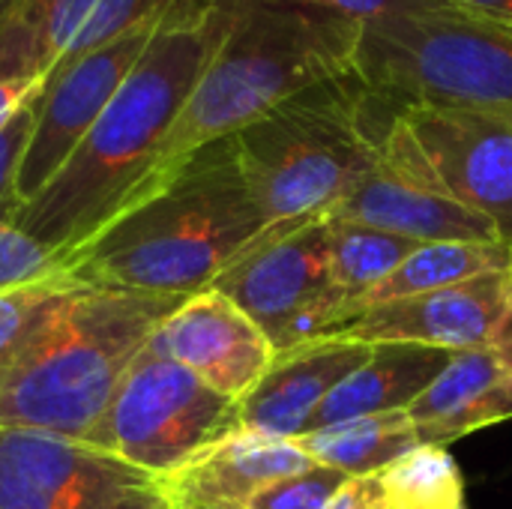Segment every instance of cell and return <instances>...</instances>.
I'll list each match as a JSON object with an SVG mask.
<instances>
[{
	"label": "cell",
	"instance_id": "13",
	"mask_svg": "<svg viewBox=\"0 0 512 509\" xmlns=\"http://www.w3.org/2000/svg\"><path fill=\"white\" fill-rule=\"evenodd\" d=\"M510 306L512 276L510 270H498L453 288L369 306L330 336L360 345L408 342L456 354L489 348Z\"/></svg>",
	"mask_w": 512,
	"mask_h": 509
},
{
	"label": "cell",
	"instance_id": "6",
	"mask_svg": "<svg viewBox=\"0 0 512 509\" xmlns=\"http://www.w3.org/2000/svg\"><path fill=\"white\" fill-rule=\"evenodd\" d=\"M354 75L393 108L512 105V24L465 9L363 21Z\"/></svg>",
	"mask_w": 512,
	"mask_h": 509
},
{
	"label": "cell",
	"instance_id": "29",
	"mask_svg": "<svg viewBox=\"0 0 512 509\" xmlns=\"http://www.w3.org/2000/svg\"><path fill=\"white\" fill-rule=\"evenodd\" d=\"M327 509H390V501L381 486V477L363 474V477H348L330 498Z\"/></svg>",
	"mask_w": 512,
	"mask_h": 509
},
{
	"label": "cell",
	"instance_id": "31",
	"mask_svg": "<svg viewBox=\"0 0 512 509\" xmlns=\"http://www.w3.org/2000/svg\"><path fill=\"white\" fill-rule=\"evenodd\" d=\"M450 3H456L465 12L486 15L501 24H512V0H450Z\"/></svg>",
	"mask_w": 512,
	"mask_h": 509
},
{
	"label": "cell",
	"instance_id": "24",
	"mask_svg": "<svg viewBox=\"0 0 512 509\" xmlns=\"http://www.w3.org/2000/svg\"><path fill=\"white\" fill-rule=\"evenodd\" d=\"M78 288V279L66 276L57 282L21 288L12 294H0V387L21 363V357L33 348L42 330L54 321L63 303Z\"/></svg>",
	"mask_w": 512,
	"mask_h": 509
},
{
	"label": "cell",
	"instance_id": "14",
	"mask_svg": "<svg viewBox=\"0 0 512 509\" xmlns=\"http://www.w3.org/2000/svg\"><path fill=\"white\" fill-rule=\"evenodd\" d=\"M147 348L186 366L234 402H240L276 360V348L261 324L216 288L186 297L156 327Z\"/></svg>",
	"mask_w": 512,
	"mask_h": 509
},
{
	"label": "cell",
	"instance_id": "2",
	"mask_svg": "<svg viewBox=\"0 0 512 509\" xmlns=\"http://www.w3.org/2000/svg\"><path fill=\"white\" fill-rule=\"evenodd\" d=\"M234 138L213 141L105 225L72 261L87 285L165 297L210 288L264 231Z\"/></svg>",
	"mask_w": 512,
	"mask_h": 509
},
{
	"label": "cell",
	"instance_id": "4",
	"mask_svg": "<svg viewBox=\"0 0 512 509\" xmlns=\"http://www.w3.org/2000/svg\"><path fill=\"white\" fill-rule=\"evenodd\" d=\"M183 300L78 282L0 387V426L87 441L156 327Z\"/></svg>",
	"mask_w": 512,
	"mask_h": 509
},
{
	"label": "cell",
	"instance_id": "12",
	"mask_svg": "<svg viewBox=\"0 0 512 509\" xmlns=\"http://www.w3.org/2000/svg\"><path fill=\"white\" fill-rule=\"evenodd\" d=\"M177 0H0V81H45L60 66L162 18Z\"/></svg>",
	"mask_w": 512,
	"mask_h": 509
},
{
	"label": "cell",
	"instance_id": "18",
	"mask_svg": "<svg viewBox=\"0 0 512 509\" xmlns=\"http://www.w3.org/2000/svg\"><path fill=\"white\" fill-rule=\"evenodd\" d=\"M426 444L447 447L512 420V369L492 351H456L441 375L408 408Z\"/></svg>",
	"mask_w": 512,
	"mask_h": 509
},
{
	"label": "cell",
	"instance_id": "28",
	"mask_svg": "<svg viewBox=\"0 0 512 509\" xmlns=\"http://www.w3.org/2000/svg\"><path fill=\"white\" fill-rule=\"evenodd\" d=\"M261 3H282V6H300L315 12H330L354 21H375L387 15L402 12H441V9H459L450 0H261Z\"/></svg>",
	"mask_w": 512,
	"mask_h": 509
},
{
	"label": "cell",
	"instance_id": "17",
	"mask_svg": "<svg viewBox=\"0 0 512 509\" xmlns=\"http://www.w3.org/2000/svg\"><path fill=\"white\" fill-rule=\"evenodd\" d=\"M309 468L315 462L294 441L234 429L177 471L159 477V486L174 509L246 507L270 483Z\"/></svg>",
	"mask_w": 512,
	"mask_h": 509
},
{
	"label": "cell",
	"instance_id": "25",
	"mask_svg": "<svg viewBox=\"0 0 512 509\" xmlns=\"http://www.w3.org/2000/svg\"><path fill=\"white\" fill-rule=\"evenodd\" d=\"M72 276L69 267L39 240L12 222H0V294Z\"/></svg>",
	"mask_w": 512,
	"mask_h": 509
},
{
	"label": "cell",
	"instance_id": "22",
	"mask_svg": "<svg viewBox=\"0 0 512 509\" xmlns=\"http://www.w3.org/2000/svg\"><path fill=\"white\" fill-rule=\"evenodd\" d=\"M330 225V288L357 300L384 282L417 246L414 240L327 216Z\"/></svg>",
	"mask_w": 512,
	"mask_h": 509
},
{
	"label": "cell",
	"instance_id": "20",
	"mask_svg": "<svg viewBox=\"0 0 512 509\" xmlns=\"http://www.w3.org/2000/svg\"><path fill=\"white\" fill-rule=\"evenodd\" d=\"M294 444L321 468H333L345 477H363L384 471L426 441L408 411H384L303 432Z\"/></svg>",
	"mask_w": 512,
	"mask_h": 509
},
{
	"label": "cell",
	"instance_id": "30",
	"mask_svg": "<svg viewBox=\"0 0 512 509\" xmlns=\"http://www.w3.org/2000/svg\"><path fill=\"white\" fill-rule=\"evenodd\" d=\"M39 90V81H0V126Z\"/></svg>",
	"mask_w": 512,
	"mask_h": 509
},
{
	"label": "cell",
	"instance_id": "1",
	"mask_svg": "<svg viewBox=\"0 0 512 509\" xmlns=\"http://www.w3.org/2000/svg\"><path fill=\"white\" fill-rule=\"evenodd\" d=\"M228 0H177L102 117L18 213V228L69 261L153 183L165 141L228 30Z\"/></svg>",
	"mask_w": 512,
	"mask_h": 509
},
{
	"label": "cell",
	"instance_id": "34",
	"mask_svg": "<svg viewBox=\"0 0 512 509\" xmlns=\"http://www.w3.org/2000/svg\"><path fill=\"white\" fill-rule=\"evenodd\" d=\"M219 509H246V507H219Z\"/></svg>",
	"mask_w": 512,
	"mask_h": 509
},
{
	"label": "cell",
	"instance_id": "9",
	"mask_svg": "<svg viewBox=\"0 0 512 509\" xmlns=\"http://www.w3.org/2000/svg\"><path fill=\"white\" fill-rule=\"evenodd\" d=\"M396 120L432 183L512 243V105H408Z\"/></svg>",
	"mask_w": 512,
	"mask_h": 509
},
{
	"label": "cell",
	"instance_id": "32",
	"mask_svg": "<svg viewBox=\"0 0 512 509\" xmlns=\"http://www.w3.org/2000/svg\"><path fill=\"white\" fill-rule=\"evenodd\" d=\"M507 366L512 369V306L510 312L504 315V321H501V327L495 330V336H492V345H489Z\"/></svg>",
	"mask_w": 512,
	"mask_h": 509
},
{
	"label": "cell",
	"instance_id": "3",
	"mask_svg": "<svg viewBox=\"0 0 512 509\" xmlns=\"http://www.w3.org/2000/svg\"><path fill=\"white\" fill-rule=\"evenodd\" d=\"M228 9V30L165 141L150 189L195 150L234 138L306 87L354 69L363 21L261 0H228Z\"/></svg>",
	"mask_w": 512,
	"mask_h": 509
},
{
	"label": "cell",
	"instance_id": "7",
	"mask_svg": "<svg viewBox=\"0 0 512 509\" xmlns=\"http://www.w3.org/2000/svg\"><path fill=\"white\" fill-rule=\"evenodd\" d=\"M234 429H240L234 399L144 348L87 444L159 480Z\"/></svg>",
	"mask_w": 512,
	"mask_h": 509
},
{
	"label": "cell",
	"instance_id": "33",
	"mask_svg": "<svg viewBox=\"0 0 512 509\" xmlns=\"http://www.w3.org/2000/svg\"><path fill=\"white\" fill-rule=\"evenodd\" d=\"M510 276H512V243H510Z\"/></svg>",
	"mask_w": 512,
	"mask_h": 509
},
{
	"label": "cell",
	"instance_id": "21",
	"mask_svg": "<svg viewBox=\"0 0 512 509\" xmlns=\"http://www.w3.org/2000/svg\"><path fill=\"white\" fill-rule=\"evenodd\" d=\"M498 270H510V243H423L384 282H378L375 288L348 303V321H354L369 306L453 288Z\"/></svg>",
	"mask_w": 512,
	"mask_h": 509
},
{
	"label": "cell",
	"instance_id": "19",
	"mask_svg": "<svg viewBox=\"0 0 512 509\" xmlns=\"http://www.w3.org/2000/svg\"><path fill=\"white\" fill-rule=\"evenodd\" d=\"M453 351L408 345V342H381L372 345L363 366H357L312 414L306 432L345 423L354 417L408 411L414 399L441 375Z\"/></svg>",
	"mask_w": 512,
	"mask_h": 509
},
{
	"label": "cell",
	"instance_id": "27",
	"mask_svg": "<svg viewBox=\"0 0 512 509\" xmlns=\"http://www.w3.org/2000/svg\"><path fill=\"white\" fill-rule=\"evenodd\" d=\"M348 477L333 468H309L261 489L246 509H327L330 498Z\"/></svg>",
	"mask_w": 512,
	"mask_h": 509
},
{
	"label": "cell",
	"instance_id": "26",
	"mask_svg": "<svg viewBox=\"0 0 512 509\" xmlns=\"http://www.w3.org/2000/svg\"><path fill=\"white\" fill-rule=\"evenodd\" d=\"M36 93L0 126V222H12V225L24 210L18 198V168L36 123Z\"/></svg>",
	"mask_w": 512,
	"mask_h": 509
},
{
	"label": "cell",
	"instance_id": "16",
	"mask_svg": "<svg viewBox=\"0 0 512 509\" xmlns=\"http://www.w3.org/2000/svg\"><path fill=\"white\" fill-rule=\"evenodd\" d=\"M372 345L315 339L276 354L261 381L237 402V423L246 432L294 441L306 432L318 405L366 363Z\"/></svg>",
	"mask_w": 512,
	"mask_h": 509
},
{
	"label": "cell",
	"instance_id": "8",
	"mask_svg": "<svg viewBox=\"0 0 512 509\" xmlns=\"http://www.w3.org/2000/svg\"><path fill=\"white\" fill-rule=\"evenodd\" d=\"M0 509H174L159 480L87 441L0 426Z\"/></svg>",
	"mask_w": 512,
	"mask_h": 509
},
{
	"label": "cell",
	"instance_id": "5",
	"mask_svg": "<svg viewBox=\"0 0 512 509\" xmlns=\"http://www.w3.org/2000/svg\"><path fill=\"white\" fill-rule=\"evenodd\" d=\"M396 108L351 72L306 87L234 135L264 231L324 219L375 165Z\"/></svg>",
	"mask_w": 512,
	"mask_h": 509
},
{
	"label": "cell",
	"instance_id": "10",
	"mask_svg": "<svg viewBox=\"0 0 512 509\" xmlns=\"http://www.w3.org/2000/svg\"><path fill=\"white\" fill-rule=\"evenodd\" d=\"M162 18L138 24L45 75L36 93L33 135L18 168L21 204H30L57 177L147 51Z\"/></svg>",
	"mask_w": 512,
	"mask_h": 509
},
{
	"label": "cell",
	"instance_id": "23",
	"mask_svg": "<svg viewBox=\"0 0 512 509\" xmlns=\"http://www.w3.org/2000/svg\"><path fill=\"white\" fill-rule=\"evenodd\" d=\"M390 509H468L459 462L441 444H423L378 471Z\"/></svg>",
	"mask_w": 512,
	"mask_h": 509
},
{
	"label": "cell",
	"instance_id": "15",
	"mask_svg": "<svg viewBox=\"0 0 512 509\" xmlns=\"http://www.w3.org/2000/svg\"><path fill=\"white\" fill-rule=\"evenodd\" d=\"M234 300L264 333L330 288L327 216L294 231H261V237L210 285Z\"/></svg>",
	"mask_w": 512,
	"mask_h": 509
},
{
	"label": "cell",
	"instance_id": "11",
	"mask_svg": "<svg viewBox=\"0 0 512 509\" xmlns=\"http://www.w3.org/2000/svg\"><path fill=\"white\" fill-rule=\"evenodd\" d=\"M333 219L360 222L414 243H504L492 219L441 192L420 165L396 114L381 135L375 165L333 207Z\"/></svg>",
	"mask_w": 512,
	"mask_h": 509
}]
</instances>
